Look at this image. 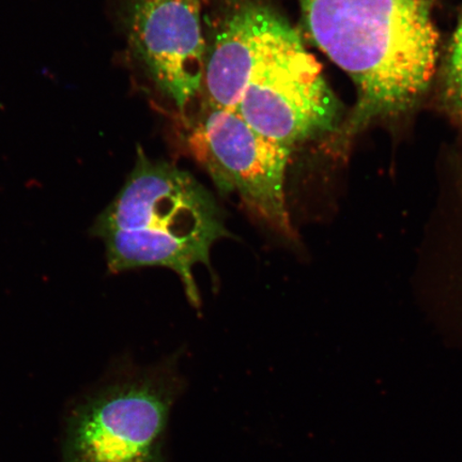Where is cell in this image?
Returning <instances> with one entry per match:
<instances>
[{
    "instance_id": "6da1fadb",
    "label": "cell",
    "mask_w": 462,
    "mask_h": 462,
    "mask_svg": "<svg viewBox=\"0 0 462 462\" xmlns=\"http://www.w3.org/2000/svg\"><path fill=\"white\" fill-rule=\"evenodd\" d=\"M199 103L293 150L339 130V106L301 36L270 0H224Z\"/></svg>"
},
{
    "instance_id": "7a4b0ae2",
    "label": "cell",
    "mask_w": 462,
    "mask_h": 462,
    "mask_svg": "<svg viewBox=\"0 0 462 462\" xmlns=\"http://www.w3.org/2000/svg\"><path fill=\"white\" fill-rule=\"evenodd\" d=\"M306 33L354 82V112L335 146L420 103L435 77L436 0H298Z\"/></svg>"
},
{
    "instance_id": "3957f363",
    "label": "cell",
    "mask_w": 462,
    "mask_h": 462,
    "mask_svg": "<svg viewBox=\"0 0 462 462\" xmlns=\"http://www.w3.org/2000/svg\"><path fill=\"white\" fill-rule=\"evenodd\" d=\"M106 245L108 273L166 268L180 279L189 302L201 299L196 264L211 270L210 251L230 238L221 208L190 173L138 150L123 189L89 229Z\"/></svg>"
},
{
    "instance_id": "277c9868",
    "label": "cell",
    "mask_w": 462,
    "mask_h": 462,
    "mask_svg": "<svg viewBox=\"0 0 462 462\" xmlns=\"http://www.w3.org/2000/svg\"><path fill=\"white\" fill-rule=\"evenodd\" d=\"M184 388L176 363L116 367L69 411L62 462H166L173 404Z\"/></svg>"
},
{
    "instance_id": "5b68a950",
    "label": "cell",
    "mask_w": 462,
    "mask_h": 462,
    "mask_svg": "<svg viewBox=\"0 0 462 462\" xmlns=\"http://www.w3.org/2000/svg\"><path fill=\"white\" fill-rule=\"evenodd\" d=\"M190 157L222 194L236 193L251 215L284 236L297 239L286 201L291 148L260 134L238 115L200 103L182 120Z\"/></svg>"
},
{
    "instance_id": "8992f818",
    "label": "cell",
    "mask_w": 462,
    "mask_h": 462,
    "mask_svg": "<svg viewBox=\"0 0 462 462\" xmlns=\"http://www.w3.org/2000/svg\"><path fill=\"white\" fill-rule=\"evenodd\" d=\"M202 9L204 0H128L124 10L132 60L182 120L204 79Z\"/></svg>"
},
{
    "instance_id": "52a82bcc",
    "label": "cell",
    "mask_w": 462,
    "mask_h": 462,
    "mask_svg": "<svg viewBox=\"0 0 462 462\" xmlns=\"http://www.w3.org/2000/svg\"><path fill=\"white\" fill-rule=\"evenodd\" d=\"M441 97L447 111L462 123V14L442 68Z\"/></svg>"
}]
</instances>
